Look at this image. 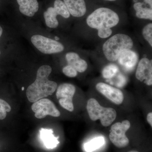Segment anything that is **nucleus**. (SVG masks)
Segmentation results:
<instances>
[{
  "label": "nucleus",
  "instance_id": "nucleus-1",
  "mask_svg": "<svg viewBox=\"0 0 152 152\" xmlns=\"http://www.w3.org/2000/svg\"><path fill=\"white\" fill-rule=\"evenodd\" d=\"M52 71L51 67L48 65L41 66L38 69L35 80L28 87L26 92L27 97L30 102H35L55 92L58 84L48 78Z\"/></svg>",
  "mask_w": 152,
  "mask_h": 152
},
{
  "label": "nucleus",
  "instance_id": "nucleus-2",
  "mask_svg": "<svg viewBox=\"0 0 152 152\" xmlns=\"http://www.w3.org/2000/svg\"><path fill=\"white\" fill-rule=\"evenodd\" d=\"M134 45L132 38L127 35L118 34L110 38L103 45L104 54L110 61H115L122 52L131 50Z\"/></svg>",
  "mask_w": 152,
  "mask_h": 152
},
{
  "label": "nucleus",
  "instance_id": "nucleus-3",
  "mask_svg": "<svg viewBox=\"0 0 152 152\" xmlns=\"http://www.w3.org/2000/svg\"><path fill=\"white\" fill-rule=\"evenodd\" d=\"M120 18L115 11L106 7L99 8L90 14L86 19L89 27L99 30L115 26L118 24Z\"/></svg>",
  "mask_w": 152,
  "mask_h": 152
},
{
  "label": "nucleus",
  "instance_id": "nucleus-4",
  "mask_svg": "<svg viewBox=\"0 0 152 152\" xmlns=\"http://www.w3.org/2000/svg\"><path fill=\"white\" fill-rule=\"evenodd\" d=\"M87 109L91 119L93 121L100 120L101 124L104 127L111 125L116 118L115 109L102 107L94 98L88 100Z\"/></svg>",
  "mask_w": 152,
  "mask_h": 152
},
{
  "label": "nucleus",
  "instance_id": "nucleus-5",
  "mask_svg": "<svg viewBox=\"0 0 152 152\" xmlns=\"http://www.w3.org/2000/svg\"><path fill=\"white\" fill-rule=\"evenodd\" d=\"M31 41L36 48L44 54L58 53L64 50L61 43L42 35H34L31 37Z\"/></svg>",
  "mask_w": 152,
  "mask_h": 152
},
{
  "label": "nucleus",
  "instance_id": "nucleus-6",
  "mask_svg": "<svg viewBox=\"0 0 152 152\" xmlns=\"http://www.w3.org/2000/svg\"><path fill=\"white\" fill-rule=\"evenodd\" d=\"M130 127V123L128 120H125L122 123H115L112 126L109 137L111 142L117 148H125L129 145V140L126 133Z\"/></svg>",
  "mask_w": 152,
  "mask_h": 152
},
{
  "label": "nucleus",
  "instance_id": "nucleus-7",
  "mask_svg": "<svg viewBox=\"0 0 152 152\" xmlns=\"http://www.w3.org/2000/svg\"><path fill=\"white\" fill-rule=\"evenodd\" d=\"M57 89L56 95L60 104L69 111H73V98L75 93V87L72 84L64 83L60 85Z\"/></svg>",
  "mask_w": 152,
  "mask_h": 152
},
{
  "label": "nucleus",
  "instance_id": "nucleus-8",
  "mask_svg": "<svg viewBox=\"0 0 152 152\" xmlns=\"http://www.w3.org/2000/svg\"><path fill=\"white\" fill-rule=\"evenodd\" d=\"M31 109L35 113V116L38 119L44 118L47 115L58 117L61 115L53 102L48 99L36 101L32 105Z\"/></svg>",
  "mask_w": 152,
  "mask_h": 152
},
{
  "label": "nucleus",
  "instance_id": "nucleus-9",
  "mask_svg": "<svg viewBox=\"0 0 152 152\" xmlns=\"http://www.w3.org/2000/svg\"><path fill=\"white\" fill-rule=\"evenodd\" d=\"M96 88L99 92L114 103L117 105L122 103L124 95L121 90L103 83H98Z\"/></svg>",
  "mask_w": 152,
  "mask_h": 152
},
{
  "label": "nucleus",
  "instance_id": "nucleus-10",
  "mask_svg": "<svg viewBox=\"0 0 152 152\" xmlns=\"http://www.w3.org/2000/svg\"><path fill=\"white\" fill-rule=\"evenodd\" d=\"M135 75L140 81H144L147 86H152V61L146 58H142L139 62Z\"/></svg>",
  "mask_w": 152,
  "mask_h": 152
},
{
  "label": "nucleus",
  "instance_id": "nucleus-11",
  "mask_svg": "<svg viewBox=\"0 0 152 152\" xmlns=\"http://www.w3.org/2000/svg\"><path fill=\"white\" fill-rule=\"evenodd\" d=\"M138 60V57L135 52L129 50H125L122 52L117 61L125 69L131 71L135 67Z\"/></svg>",
  "mask_w": 152,
  "mask_h": 152
},
{
  "label": "nucleus",
  "instance_id": "nucleus-12",
  "mask_svg": "<svg viewBox=\"0 0 152 152\" xmlns=\"http://www.w3.org/2000/svg\"><path fill=\"white\" fill-rule=\"evenodd\" d=\"M70 14L75 18L83 16L87 11L85 0H63Z\"/></svg>",
  "mask_w": 152,
  "mask_h": 152
},
{
  "label": "nucleus",
  "instance_id": "nucleus-13",
  "mask_svg": "<svg viewBox=\"0 0 152 152\" xmlns=\"http://www.w3.org/2000/svg\"><path fill=\"white\" fill-rule=\"evenodd\" d=\"M21 13L28 17L35 15L39 9L37 0H17Z\"/></svg>",
  "mask_w": 152,
  "mask_h": 152
},
{
  "label": "nucleus",
  "instance_id": "nucleus-14",
  "mask_svg": "<svg viewBox=\"0 0 152 152\" xmlns=\"http://www.w3.org/2000/svg\"><path fill=\"white\" fill-rule=\"evenodd\" d=\"M65 58L68 65L75 69L77 72L83 73L88 68L87 63L82 59L77 53L69 52L66 54Z\"/></svg>",
  "mask_w": 152,
  "mask_h": 152
},
{
  "label": "nucleus",
  "instance_id": "nucleus-15",
  "mask_svg": "<svg viewBox=\"0 0 152 152\" xmlns=\"http://www.w3.org/2000/svg\"><path fill=\"white\" fill-rule=\"evenodd\" d=\"M58 15L61 16L58 6L54 4V7H50L44 13L45 23L48 27L50 28H56L58 26L59 22L57 19Z\"/></svg>",
  "mask_w": 152,
  "mask_h": 152
},
{
  "label": "nucleus",
  "instance_id": "nucleus-16",
  "mask_svg": "<svg viewBox=\"0 0 152 152\" xmlns=\"http://www.w3.org/2000/svg\"><path fill=\"white\" fill-rule=\"evenodd\" d=\"M53 130L42 128L40 131L41 139L43 142L45 146L48 148L53 149L56 148L58 144V138L53 134Z\"/></svg>",
  "mask_w": 152,
  "mask_h": 152
},
{
  "label": "nucleus",
  "instance_id": "nucleus-17",
  "mask_svg": "<svg viewBox=\"0 0 152 152\" xmlns=\"http://www.w3.org/2000/svg\"><path fill=\"white\" fill-rule=\"evenodd\" d=\"M143 3L136 2L134 4V8L136 11V15L140 19L152 20V9L148 8Z\"/></svg>",
  "mask_w": 152,
  "mask_h": 152
},
{
  "label": "nucleus",
  "instance_id": "nucleus-18",
  "mask_svg": "<svg viewBox=\"0 0 152 152\" xmlns=\"http://www.w3.org/2000/svg\"><path fill=\"white\" fill-rule=\"evenodd\" d=\"M104 144V139L103 137H98L91 140L85 144L84 148L87 152H92L99 148Z\"/></svg>",
  "mask_w": 152,
  "mask_h": 152
},
{
  "label": "nucleus",
  "instance_id": "nucleus-19",
  "mask_svg": "<svg viewBox=\"0 0 152 152\" xmlns=\"http://www.w3.org/2000/svg\"><path fill=\"white\" fill-rule=\"evenodd\" d=\"M118 71V68L116 65L110 64L104 68L102 75L105 79H111L115 76Z\"/></svg>",
  "mask_w": 152,
  "mask_h": 152
},
{
  "label": "nucleus",
  "instance_id": "nucleus-20",
  "mask_svg": "<svg viewBox=\"0 0 152 152\" xmlns=\"http://www.w3.org/2000/svg\"><path fill=\"white\" fill-rule=\"evenodd\" d=\"M11 110L10 106L7 102L0 99V120L4 119L7 115V113Z\"/></svg>",
  "mask_w": 152,
  "mask_h": 152
},
{
  "label": "nucleus",
  "instance_id": "nucleus-21",
  "mask_svg": "<svg viewBox=\"0 0 152 152\" xmlns=\"http://www.w3.org/2000/svg\"><path fill=\"white\" fill-rule=\"evenodd\" d=\"M142 35L144 39L152 47V24L150 23L147 25L142 30Z\"/></svg>",
  "mask_w": 152,
  "mask_h": 152
},
{
  "label": "nucleus",
  "instance_id": "nucleus-22",
  "mask_svg": "<svg viewBox=\"0 0 152 152\" xmlns=\"http://www.w3.org/2000/svg\"><path fill=\"white\" fill-rule=\"evenodd\" d=\"M62 72L63 73L69 77H75L77 75V72L75 69L69 65L63 68Z\"/></svg>",
  "mask_w": 152,
  "mask_h": 152
},
{
  "label": "nucleus",
  "instance_id": "nucleus-23",
  "mask_svg": "<svg viewBox=\"0 0 152 152\" xmlns=\"http://www.w3.org/2000/svg\"><path fill=\"white\" fill-rule=\"evenodd\" d=\"M113 31L110 28H104L98 30V35L102 39H106L111 35Z\"/></svg>",
  "mask_w": 152,
  "mask_h": 152
},
{
  "label": "nucleus",
  "instance_id": "nucleus-24",
  "mask_svg": "<svg viewBox=\"0 0 152 152\" xmlns=\"http://www.w3.org/2000/svg\"><path fill=\"white\" fill-rule=\"evenodd\" d=\"M147 120L148 123L152 127V113H150L147 115Z\"/></svg>",
  "mask_w": 152,
  "mask_h": 152
},
{
  "label": "nucleus",
  "instance_id": "nucleus-25",
  "mask_svg": "<svg viewBox=\"0 0 152 152\" xmlns=\"http://www.w3.org/2000/svg\"><path fill=\"white\" fill-rule=\"evenodd\" d=\"M144 1L146 4H148L150 7H151V9L152 7V0H144Z\"/></svg>",
  "mask_w": 152,
  "mask_h": 152
},
{
  "label": "nucleus",
  "instance_id": "nucleus-26",
  "mask_svg": "<svg viewBox=\"0 0 152 152\" xmlns=\"http://www.w3.org/2000/svg\"><path fill=\"white\" fill-rule=\"evenodd\" d=\"M3 30L1 26H0V38L1 37L2 35L3 34ZM1 51H0V55H1Z\"/></svg>",
  "mask_w": 152,
  "mask_h": 152
},
{
  "label": "nucleus",
  "instance_id": "nucleus-27",
  "mask_svg": "<svg viewBox=\"0 0 152 152\" xmlns=\"http://www.w3.org/2000/svg\"><path fill=\"white\" fill-rule=\"evenodd\" d=\"M128 152H139L137 151H129Z\"/></svg>",
  "mask_w": 152,
  "mask_h": 152
},
{
  "label": "nucleus",
  "instance_id": "nucleus-28",
  "mask_svg": "<svg viewBox=\"0 0 152 152\" xmlns=\"http://www.w3.org/2000/svg\"><path fill=\"white\" fill-rule=\"evenodd\" d=\"M106 1H116V0H106Z\"/></svg>",
  "mask_w": 152,
  "mask_h": 152
},
{
  "label": "nucleus",
  "instance_id": "nucleus-29",
  "mask_svg": "<svg viewBox=\"0 0 152 152\" xmlns=\"http://www.w3.org/2000/svg\"><path fill=\"white\" fill-rule=\"evenodd\" d=\"M137 0H134V1L135 3L137 2Z\"/></svg>",
  "mask_w": 152,
  "mask_h": 152
},
{
  "label": "nucleus",
  "instance_id": "nucleus-30",
  "mask_svg": "<svg viewBox=\"0 0 152 152\" xmlns=\"http://www.w3.org/2000/svg\"><path fill=\"white\" fill-rule=\"evenodd\" d=\"M24 89V88L23 87V88H22V90H23V91Z\"/></svg>",
  "mask_w": 152,
  "mask_h": 152
}]
</instances>
